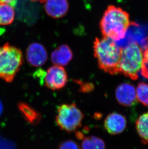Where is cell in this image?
<instances>
[{
	"instance_id": "obj_1",
	"label": "cell",
	"mask_w": 148,
	"mask_h": 149,
	"mask_svg": "<svg viewBox=\"0 0 148 149\" xmlns=\"http://www.w3.org/2000/svg\"><path fill=\"white\" fill-rule=\"evenodd\" d=\"M131 24L128 13L112 5L105 11L100 27L103 36L117 41L124 38Z\"/></svg>"
},
{
	"instance_id": "obj_2",
	"label": "cell",
	"mask_w": 148,
	"mask_h": 149,
	"mask_svg": "<svg viewBox=\"0 0 148 149\" xmlns=\"http://www.w3.org/2000/svg\"><path fill=\"white\" fill-rule=\"evenodd\" d=\"M93 51L100 69L111 75L119 73L122 48L116 41L106 37L96 38L93 42Z\"/></svg>"
},
{
	"instance_id": "obj_3",
	"label": "cell",
	"mask_w": 148,
	"mask_h": 149,
	"mask_svg": "<svg viewBox=\"0 0 148 149\" xmlns=\"http://www.w3.org/2000/svg\"><path fill=\"white\" fill-rule=\"evenodd\" d=\"M119 73L136 80L141 73L148 78V69L143 58V50L136 42H130L122 48Z\"/></svg>"
},
{
	"instance_id": "obj_4",
	"label": "cell",
	"mask_w": 148,
	"mask_h": 149,
	"mask_svg": "<svg viewBox=\"0 0 148 149\" xmlns=\"http://www.w3.org/2000/svg\"><path fill=\"white\" fill-rule=\"evenodd\" d=\"M23 62L19 49L9 43L0 46V79L11 83L19 72Z\"/></svg>"
},
{
	"instance_id": "obj_5",
	"label": "cell",
	"mask_w": 148,
	"mask_h": 149,
	"mask_svg": "<svg viewBox=\"0 0 148 149\" xmlns=\"http://www.w3.org/2000/svg\"><path fill=\"white\" fill-rule=\"evenodd\" d=\"M84 114L75 103L63 104L58 107L55 122L61 130L72 132L82 125Z\"/></svg>"
},
{
	"instance_id": "obj_6",
	"label": "cell",
	"mask_w": 148,
	"mask_h": 149,
	"mask_svg": "<svg viewBox=\"0 0 148 149\" xmlns=\"http://www.w3.org/2000/svg\"><path fill=\"white\" fill-rule=\"evenodd\" d=\"M45 86L52 90L61 89L68 82L67 72L64 68L55 65L48 69L44 76Z\"/></svg>"
},
{
	"instance_id": "obj_7",
	"label": "cell",
	"mask_w": 148,
	"mask_h": 149,
	"mask_svg": "<svg viewBox=\"0 0 148 149\" xmlns=\"http://www.w3.org/2000/svg\"><path fill=\"white\" fill-rule=\"evenodd\" d=\"M115 97L118 102L125 107H130L137 102L136 89L133 84L124 83L116 87Z\"/></svg>"
},
{
	"instance_id": "obj_8",
	"label": "cell",
	"mask_w": 148,
	"mask_h": 149,
	"mask_svg": "<svg viewBox=\"0 0 148 149\" xmlns=\"http://www.w3.org/2000/svg\"><path fill=\"white\" fill-rule=\"evenodd\" d=\"M26 58L31 65L41 67L47 61V52L42 45L34 42L30 44L27 48Z\"/></svg>"
},
{
	"instance_id": "obj_9",
	"label": "cell",
	"mask_w": 148,
	"mask_h": 149,
	"mask_svg": "<svg viewBox=\"0 0 148 149\" xmlns=\"http://www.w3.org/2000/svg\"><path fill=\"white\" fill-rule=\"evenodd\" d=\"M127 125L126 118L122 114L118 113L108 114L104 122V127L108 133L118 135L124 132Z\"/></svg>"
},
{
	"instance_id": "obj_10",
	"label": "cell",
	"mask_w": 148,
	"mask_h": 149,
	"mask_svg": "<svg viewBox=\"0 0 148 149\" xmlns=\"http://www.w3.org/2000/svg\"><path fill=\"white\" fill-rule=\"evenodd\" d=\"M44 9L48 16L53 18H61L69 9L67 0H46Z\"/></svg>"
},
{
	"instance_id": "obj_11",
	"label": "cell",
	"mask_w": 148,
	"mask_h": 149,
	"mask_svg": "<svg viewBox=\"0 0 148 149\" xmlns=\"http://www.w3.org/2000/svg\"><path fill=\"white\" fill-rule=\"evenodd\" d=\"M73 52L66 45L56 48L51 54V61L55 65L64 66L68 65L73 58Z\"/></svg>"
},
{
	"instance_id": "obj_12",
	"label": "cell",
	"mask_w": 148,
	"mask_h": 149,
	"mask_svg": "<svg viewBox=\"0 0 148 149\" xmlns=\"http://www.w3.org/2000/svg\"><path fill=\"white\" fill-rule=\"evenodd\" d=\"M18 110L25 121L32 125L39 124L42 119L41 113L24 102H20L17 105Z\"/></svg>"
},
{
	"instance_id": "obj_13",
	"label": "cell",
	"mask_w": 148,
	"mask_h": 149,
	"mask_svg": "<svg viewBox=\"0 0 148 149\" xmlns=\"http://www.w3.org/2000/svg\"><path fill=\"white\" fill-rule=\"evenodd\" d=\"M136 128L143 143H148V112L139 116L136 123Z\"/></svg>"
},
{
	"instance_id": "obj_14",
	"label": "cell",
	"mask_w": 148,
	"mask_h": 149,
	"mask_svg": "<svg viewBox=\"0 0 148 149\" xmlns=\"http://www.w3.org/2000/svg\"><path fill=\"white\" fill-rule=\"evenodd\" d=\"M14 8L8 4L0 3V25H8L14 20Z\"/></svg>"
},
{
	"instance_id": "obj_15",
	"label": "cell",
	"mask_w": 148,
	"mask_h": 149,
	"mask_svg": "<svg viewBox=\"0 0 148 149\" xmlns=\"http://www.w3.org/2000/svg\"><path fill=\"white\" fill-rule=\"evenodd\" d=\"M81 149H105V144L101 138L90 136L83 139Z\"/></svg>"
},
{
	"instance_id": "obj_16",
	"label": "cell",
	"mask_w": 148,
	"mask_h": 149,
	"mask_svg": "<svg viewBox=\"0 0 148 149\" xmlns=\"http://www.w3.org/2000/svg\"><path fill=\"white\" fill-rule=\"evenodd\" d=\"M136 89L137 100L143 105L148 106V84L139 83Z\"/></svg>"
},
{
	"instance_id": "obj_17",
	"label": "cell",
	"mask_w": 148,
	"mask_h": 149,
	"mask_svg": "<svg viewBox=\"0 0 148 149\" xmlns=\"http://www.w3.org/2000/svg\"><path fill=\"white\" fill-rule=\"evenodd\" d=\"M58 149H81L75 141L68 139L64 141L59 144Z\"/></svg>"
},
{
	"instance_id": "obj_18",
	"label": "cell",
	"mask_w": 148,
	"mask_h": 149,
	"mask_svg": "<svg viewBox=\"0 0 148 149\" xmlns=\"http://www.w3.org/2000/svg\"><path fill=\"white\" fill-rule=\"evenodd\" d=\"M79 84L80 86V90L83 92L91 91L94 88L93 84L90 83H81V82H80Z\"/></svg>"
},
{
	"instance_id": "obj_19",
	"label": "cell",
	"mask_w": 148,
	"mask_h": 149,
	"mask_svg": "<svg viewBox=\"0 0 148 149\" xmlns=\"http://www.w3.org/2000/svg\"><path fill=\"white\" fill-rule=\"evenodd\" d=\"M18 0H0V3H5L15 8L17 3Z\"/></svg>"
},
{
	"instance_id": "obj_20",
	"label": "cell",
	"mask_w": 148,
	"mask_h": 149,
	"mask_svg": "<svg viewBox=\"0 0 148 149\" xmlns=\"http://www.w3.org/2000/svg\"><path fill=\"white\" fill-rule=\"evenodd\" d=\"M143 55L145 63L146 64H148V47L144 51H143Z\"/></svg>"
},
{
	"instance_id": "obj_21",
	"label": "cell",
	"mask_w": 148,
	"mask_h": 149,
	"mask_svg": "<svg viewBox=\"0 0 148 149\" xmlns=\"http://www.w3.org/2000/svg\"><path fill=\"white\" fill-rule=\"evenodd\" d=\"M30 1H39L41 3H44L46 1V0H30Z\"/></svg>"
},
{
	"instance_id": "obj_22",
	"label": "cell",
	"mask_w": 148,
	"mask_h": 149,
	"mask_svg": "<svg viewBox=\"0 0 148 149\" xmlns=\"http://www.w3.org/2000/svg\"><path fill=\"white\" fill-rule=\"evenodd\" d=\"M2 111H3V105L0 101V115L1 114Z\"/></svg>"
}]
</instances>
